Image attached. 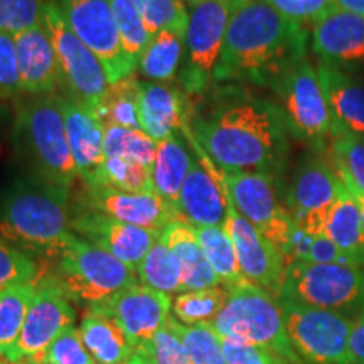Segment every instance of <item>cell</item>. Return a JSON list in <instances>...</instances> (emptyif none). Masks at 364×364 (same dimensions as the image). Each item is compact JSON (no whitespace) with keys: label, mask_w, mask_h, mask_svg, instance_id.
Segmentation results:
<instances>
[{"label":"cell","mask_w":364,"mask_h":364,"mask_svg":"<svg viewBox=\"0 0 364 364\" xmlns=\"http://www.w3.org/2000/svg\"><path fill=\"white\" fill-rule=\"evenodd\" d=\"M136 279L166 295L182 294V272L174 252L159 238L136 267Z\"/></svg>","instance_id":"cell-34"},{"label":"cell","mask_w":364,"mask_h":364,"mask_svg":"<svg viewBox=\"0 0 364 364\" xmlns=\"http://www.w3.org/2000/svg\"><path fill=\"white\" fill-rule=\"evenodd\" d=\"M36 289L38 280L17 282L0 290V358L11 359L36 297Z\"/></svg>","instance_id":"cell-31"},{"label":"cell","mask_w":364,"mask_h":364,"mask_svg":"<svg viewBox=\"0 0 364 364\" xmlns=\"http://www.w3.org/2000/svg\"><path fill=\"white\" fill-rule=\"evenodd\" d=\"M86 351L98 364H120L134 356L135 346L115 321L97 312H88L78 327Z\"/></svg>","instance_id":"cell-28"},{"label":"cell","mask_w":364,"mask_h":364,"mask_svg":"<svg viewBox=\"0 0 364 364\" xmlns=\"http://www.w3.org/2000/svg\"><path fill=\"white\" fill-rule=\"evenodd\" d=\"M88 188H108L124 193H156L150 167L120 157H105L97 179Z\"/></svg>","instance_id":"cell-36"},{"label":"cell","mask_w":364,"mask_h":364,"mask_svg":"<svg viewBox=\"0 0 364 364\" xmlns=\"http://www.w3.org/2000/svg\"><path fill=\"white\" fill-rule=\"evenodd\" d=\"M344 182V181H343ZM346 188L349 189V193H351L354 196V199H356L358 206H359V213H361V221H363V231H364V193H361V191H358L356 188H353L349 182H344Z\"/></svg>","instance_id":"cell-51"},{"label":"cell","mask_w":364,"mask_h":364,"mask_svg":"<svg viewBox=\"0 0 364 364\" xmlns=\"http://www.w3.org/2000/svg\"><path fill=\"white\" fill-rule=\"evenodd\" d=\"M226 300L228 290L225 287L189 290V292L177 294V297L172 300V312L174 318L184 326H211L220 316Z\"/></svg>","instance_id":"cell-35"},{"label":"cell","mask_w":364,"mask_h":364,"mask_svg":"<svg viewBox=\"0 0 364 364\" xmlns=\"http://www.w3.org/2000/svg\"><path fill=\"white\" fill-rule=\"evenodd\" d=\"M139 91L140 81L134 75L108 86V91L95 110L103 127L117 125L140 130L139 122Z\"/></svg>","instance_id":"cell-33"},{"label":"cell","mask_w":364,"mask_h":364,"mask_svg":"<svg viewBox=\"0 0 364 364\" xmlns=\"http://www.w3.org/2000/svg\"><path fill=\"white\" fill-rule=\"evenodd\" d=\"M311 48L324 65H364V16L336 7L312 26Z\"/></svg>","instance_id":"cell-21"},{"label":"cell","mask_w":364,"mask_h":364,"mask_svg":"<svg viewBox=\"0 0 364 364\" xmlns=\"http://www.w3.org/2000/svg\"><path fill=\"white\" fill-rule=\"evenodd\" d=\"M191 135L221 172L279 176L289 154V125L279 105L240 88H221L193 112Z\"/></svg>","instance_id":"cell-1"},{"label":"cell","mask_w":364,"mask_h":364,"mask_svg":"<svg viewBox=\"0 0 364 364\" xmlns=\"http://www.w3.org/2000/svg\"><path fill=\"white\" fill-rule=\"evenodd\" d=\"M309 34L262 0H235L216 81L272 86L306 58Z\"/></svg>","instance_id":"cell-2"},{"label":"cell","mask_w":364,"mask_h":364,"mask_svg":"<svg viewBox=\"0 0 364 364\" xmlns=\"http://www.w3.org/2000/svg\"><path fill=\"white\" fill-rule=\"evenodd\" d=\"M44 364H95V359L86 351L80 331L75 326L68 327L44 354Z\"/></svg>","instance_id":"cell-47"},{"label":"cell","mask_w":364,"mask_h":364,"mask_svg":"<svg viewBox=\"0 0 364 364\" xmlns=\"http://www.w3.org/2000/svg\"><path fill=\"white\" fill-rule=\"evenodd\" d=\"M12 144L33 177L71 191L78 172L68 144L65 98L61 95L19 100L14 113Z\"/></svg>","instance_id":"cell-4"},{"label":"cell","mask_w":364,"mask_h":364,"mask_svg":"<svg viewBox=\"0 0 364 364\" xmlns=\"http://www.w3.org/2000/svg\"><path fill=\"white\" fill-rule=\"evenodd\" d=\"M110 7L113 17H115L118 33H120L122 44H124L132 61L136 65L152 34L145 27L134 0H110Z\"/></svg>","instance_id":"cell-41"},{"label":"cell","mask_w":364,"mask_h":364,"mask_svg":"<svg viewBox=\"0 0 364 364\" xmlns=\"http://www.w3.org/2000/svg\"><path fill=\"white\" fill-rule=\"evenodd\" d=\"M46 0H0V31L12 36L41 24Z\"/></svg>","instance_id":"cell-44"},{"label":"cell","mask_w":364,"mask_h":364,"mask_svg":"<svg viewBox=\"0 0 364 364\" xmlns=\"http://www.w3.org/2000/svg\"><path fill=\"white\" fill-rule=\"evenodd\" d=\"M70 191L38 177L16 181L0 196V236L31 258L56 260L71 231Z\"/></svg>","instance_id":"cell-3"},{"label":"cell","mask_w":364,"mask_h":364,"mask_svg":"<svg viewBox=\"0 0 364 364\" xmlns=\"http://www.w3.org/2000/svg\"><path fill=\"white\" fill-rule=\"evenodd\" d=\"M41 24L53 41L68 98L95 113L110 86L100 59L73 33L58 0H46Z\"/></svg>","instance_id":"cell-8"},{"label":"cell","mask_w":364,"mask_h":364,"mask_svg":"<svg viewBox=\"0 0 364 364\" xmlns=\"http://www.w3.org/2000/svg\"><path fill=\"white\" fill-rule=\"evenodd\" d=\"M22 95L16 39L0 31V100H17Z\"/></svg>","instance_id":"cell-46"},{"label":"cell","mask_w":364,"mask_h":364,"mask_svg":"<svg viewBox=\"0 0 364 364\" xmlns=\"http://www.w3.org/2000/svg\"><path fill=\"white\" fill-rule=\"evenodd\" d=\"M71 231L93 247L113 255L134 270H136L154 243L161 238V231L127 225L88 209L73 213Z\"/></svg>","instance_id":"cell-19"},{"label":"cell","mask_w":364,"mask_h":364,"mask_svg":"<svg viewBox=\"0 0 364 364\" xmlns=\"http://www.w3.org/2000/svg\"><path fill=\"white\" fill-rule=\"evenodd\" d=\"M174 326L191 364H226L221 338L213 326H184L177 318H174Z\"/></svg>","instance_id":"cell-39"},{"label":"cell","mask_w":364,"mask_h":364,"mask_svg":"<svg viewBox=\"0 0 364 364\" xmlns=\"http://www.w3.org/2000/svg\"><path fill=\"white\" fill-rule=\"evenodd\" d=\"M226 290L225 307L211 324L220 338L268 349L289 364H304L287 334L279 299L248 280Z\"/></svg>","instance_id":"cell-5"},{"label":"cell","mask_w":364,"mask_h":364,"mask_svg":"<svg viewBox=\"0 0 364 364\" xmlns=\"http://www.w3.org/2000/svg\"><path fill=\"white\" fill-rule=\"evenodd\" d=\"M279 97V107L290 134L322 149L334 136V122L324 90L318 81L317 68L307 58L287 70L272 86Z\"/></svg>","instance_id":"cell-10"},{"label":"cell","mask_w":364,"mask_h":364,"mask_svg":"<svg viewBox=\"0 0 364 364\" xmlns=\"http://www.w3.org/2000/svg\"><path fill=\"white\" fill-rule=\"evenodd\" d=\"M196 235H198L209 265L213 267L225 289H231V287L247 280L241 273L233 240L225 226L196 228Z\"/></svg>","instance_id":"cell-32"},{"label":"cell","mask_w":364,"mask_h":364,"mask_svg":"<svg viewBox=\"0 0 364 364\" xmlns=\"http://www.w3.org/2000/svg\"><path fill=\"white\" fill-rule=\"evenodd\" d=\"M182 2H184L186 6H189V7H194V6H198V4L204 2V0H182Z\"/></svg>","instance_id":"cell-55"},{"label":"cell","mask_w":364,"mask_h":364,"mask_svg":"<svg viewBox=\"0 0 364 364\" xmlns=\"http://www.w3.org/2000/svg\"><path fill=\"white\" fill-rule=\"evenodd\" d=\"M295 24L314 26L338 7V0H262Z\"/></svg>","instance_id":"cell-45"},{"label":"cell","mask_w":364,"mask_h":364,"mask_svg":"<svg viewBox=\"0 0 364 364\" xmlns=\"http://www.w3.org/2000/svg\"><path fill=\"white\" fill-rule=\"evenodd\" d=\"M182 135L189 140L191 147L199 156V161L194 159L193 167L182 184L177 213L194 228L225 226L230 198L223 184L221 171L193 139L189 127L182 132Z\"/></svg>","instance_id":"cell-16"},{"label":"cell","mask_w":364,"mask_h":364,"mask_svg":"<svg viewBox=\"0 0 364 364\" xmlns=\"http://www.w3.org/2000/svg\"><path fill=\"white\" fill-rule=\"evenodd\" d=\"M135 353L142 358L144 364H191L174 326V317H169L152 339L136 346Z\"/></svg>","instance_id":"cell-42"},{"label":"cell","mask_w":364,"mask_h":364,"mask_svg":"<svg viewBox=\"0 0 364 364\" xmlns=\"http://www.w3.org/2000/svg\"><path fill=\"white\" fill-rule=\"evenodd\" d=\"M317 75L334 122V136L343 132L364 135V80L324 63L317 65Z\"/></svg>","instance_id":"cell-25"},{"label":"cell","mask_w":364,"mask_h":364,"mask_svg":"<svg viewBox=\"0 0 364 364\" xmlns=\"http://www.w3.org/2000/svg\"><path fill=\"white\" fill-rule=\"evenodd\" d=\"M221 179L236 211L285 257L294 221L279 199L277 177L263 172H221Z\"/></svg>","instance_id":"cell-12"},{"label":"cell","mask_w":364,"mask_h":364,"mask_svg":"<svg viewBox=\"0 0 364 364\" xmlns=\"http://www.w3.org/2000/svg\"><path fill=\"white\" fill-rule=\"evenodd\" d=\"M80 201L88 211L147 230L162 231L177 220L179 213L157 193H124L108 188H85Z\"/></svg>","instance_id":"cell-20"},{"label":"cell","mask_w":364,"mask_h":364,"mask_svg":"<svg viewBox=\"0 0 364 364\" xmlns=\"http://www.w3.org/2000/svg\"><path fill=\"white\" fill-rule=\"evenodd\" d=\"M181 132L157 142L156 159L152 164V186L167 204L177 211L179 193L194 164V156L186 147Z\"/></svg>","instance_id":"cell-27"},{"label":"cell","mask_w":364,"mask_h":364,"mask_svg":"<svg viewBox=\"0 0 364 364\" xmlns=\"http://www.w3.org/2000/svg\"><path fill=\"white\" fill-rule=\"evenodd\" d=\"M120 364H144V361H142V358L139 356V354L136 353H134V356H132L129 361H125V363H120Z\"/></svg>","instance_id":"cell-53"},{"label":"cell","mask_w":364,"mask_h":364,"mask_svg":"<svg viewBox=\"0 0 364 364\" xmlns=\"http://www.w3.org/2000/svg\"><path fill=\"white\" fill-rule=\"evenodd\" d=\"M9 115H11L9 108L6 107V105L0 103V129H2V127L6 125V122L9 120Z\"/></svg>","instance_id":"cell-52"},{"label":"cell","mask_w":364,"mask_h":364,"mask_svg":"<svg viewBox=\"0 0 364 364\" xmlns=\"http://www.w3.org/2000/svg\"><path fill=\"white\" fill-rule=\"evenodd\" d=\"M235 0H204L191 7L184 34V61L179 83L188 95L208 90L215 80Z\"/></svg>","instance_id":"cell-11"},{"label":"cell","mask_w":364,"mask_h":364,"mask_svg":"<svg viewBox=\"0 0 364 364\" xmlns=\"http://www.w3.org/2000/svg\"><path fill=\"white\" fill-rule=\"evenodd\" d=\"M285 329L304 364H353L349 336L353 321L343 312L279 299Z\"/></svg>","instance_id":"cell-9"},{"label":"cell","mask_w":364,"mask_h":364,"mask_svg":"<svg viewBox=\"0 0 364 364\" xmlns=\"http://www.w3.org/2000/svg\"><path fill=\"white\" fill-rule=\"evenodd\" d=\"M103 150L105 157L129 159L152 169L157 142L142 130L108 125L103 127Z\"/></svg>","instance_id":"cell-37"},{"label":"cell","mask_w":364,"mask_h":364,"mask_svg":"<svg viewBox=\"0 0 364 364\" xmlns=\"http://www.w3.org/2000/svg\"><path fill=\"white\" fill-rule=\"evenodd\" d=\"M331 157L341 179L364 193V135L338 134L331 140Z\"/></svg>","instance_id":"cell-38"},{"label":"cell","mask_w":364,"mask_h":364,"mask_svg":"<svg viewBox=\"0 0 364 364\" xmlns=\"http://www.w3.org/2000/svg\"><path fill=\"white\" fill-rule=\"evenodd\" d=\"M343 181L322 157H309L299 166L285 198L294 225L309 235H322Z\"/></svg>","instance_id":"cell-15"},{"label":"cell","mask_w":364,"mask_h":364,"mask_svg":"<svg viewBox=\"0 0 364 364\" xmlns=\"http://www.w3.org/2000/svg\"><path fill=\"white\" fill-rule=\"evenodd\" d=\"M17 49V63L22 93L29 97L58 93L61 83V71L53 41L43 24L14 36Z\"/></svg>","instance_id":"cell-23"},{"label":"cell","mask_w":364,"mask_h":364,"mask_svg":"<svg viewBox=\"0 0 364 364\" xmlns=\"http://www.w3.org/2000/svg\"><path fill=\"white\" fill-rule=\"evenodd\" d=\"M71 31L102 63L108 83L129 78L136 65L127 54L110 0H58Z\"/></svg>","instance_id":"cell-13"},{"label":"cell","mask_w":364,"mask_h":364,"mask_svg":"<svg viewBox=\"0 0 364 364\" xmlns=\"http://www.w3.org/2000/svg\"><path fill=\"white\" fill-rule=\"evenodd\" d=\"M0 364H36V363H29V361H19V363H12V361H7L6 358H0Z\"/></svg>","instance_id":"cell-54"},{"label":"cell","mask_w":364,"mask_h":364,"mask_svg":"<svg viewBox=\"0 0 364 364\" xmlns=\"http://www.w3.org/2000/svg\"><path fill=\"white\" fill-rule=\"evenodd\" d=\"M161 240L179 260L182 272V292L223 287L218 275L209 265L204 250L199 243L196 228L177 218L161 233Z\"/></svg>","instance_id":"cell-26"},{"label":"cell","mask_w":364,"mask_h":364,"mask_svg":"<svg viewBox=\"0 0 364 364\" xmlns=\"http://www.w3.org/2000/svg\"><path fill=\"white\" fill-rule=\"evenodd\" d=\"M75 326V309L71 300L51 275L39 277L36 297L27 312L19 341L7 361H29L44 364L48 348L65 332Z\"/></svg>","instance_id":"cell-14"},{"label":"cell","mask_w":364,"mask_h":364,"mask_svg":"<svg viewBox=\"0 0 364 364\" xmlns=\"http://www.w3.org/2000/svg\"><path fill=\"white\" fill-rule=\"evenodd\" d=\"M193 108L184 90L171 83L140 81L139 122L140 130L156 142L191 125Z\"/></svg>","instance_id":"cell-22"},{"label":"cell","mask_w":364,"mask_h":364,"mask_svg":"<svg viewBox=\"0 0 364 364\" xmlns=\"http://www.w3.org/2000/svg\"><path fill=\"white\" fill-rule=\"evenodd\" d=\"M279 299L348 316L364 309V267L292 262L287 265Z\"/></svg>","instance_id":"cell-7"},{"label":"cell","mask_w":364,"mask_h":364,"mask_svg":"<svg viewBox=\"0 0 364 364\" xmlns=\"http://www.w3.org/2000/svg\"><path fill=\"white\" fill-rule=\"evenodd\" d=\"M225 228L233 240L236 257H238L245 279L279 299L287 270L284 255L252 223L245 220L236 211L231 199L228 203V220Z\"/></svg>","instance_id":"cell-18"},{"label":"cell","mask_w":364,"mask_h":364,"mask_svg":"<svg viewBox=\"0 0 364 364\" xmlns=\"http://www.w3.org/2000/svg\"><path fill=\"white\" fill-rule=\"evenodd\" d=\"M226 364H289L275 353L252 344H241L236 341L221 338Z\"/></svg>","instance_id":"cell-48"},{"label":"cell","mask_w":364,"mask_h":364,"mask_svg":"<svg viewBox=\"0 0 364 364\" xmlns=\"http://www.w3.org/2000/svg\"><path fill=\"white\" fill-rule=\"evenodd\" d=\"M41 275L43 273L34 258L12 247L0 236V290L17 282L39 280Z\"/></svg>","instance_id":"cell-43"},{"label":"cell","mask_w":364,"mask_h":364,"mask_svg":"<svg viewBox=\"0 0 364 364\" xmlns=\"http://www.w3.org/2000/svg\"><path fill=\"white\" fill-rule=\"evenodd\" d=\"M134 4L152 36L162 31L186 34L189 11L182 0H134Z\"/></svg>","instance_id":"cell-40"},{"label":"cell","mask_w":364,"mask_h":364,"mask_svg":"<svg viewBox=\"0 0 364 364\" xmlns=\"http://www.w3.org/2000/svg\"><path fill=\"white\" fill-rule=\"evenodd\" d=\"M338 7L364 16V0H338Z\"/></svg>","instance_id":"cell-50"},{"label":"cell","mask_w":364,"mask_h":364,"mask_svg":"<svg viewBox=\"0 0 364 364\" xmlns=\"http://www.w3.org/2000/svg\"><path fill=\"white\" fill-rule=\"evenodd\" d=\"M184 58V34L162 31L154 34L144 53L140 54L136 70L144 78L156 83H171L181 70Z\"/></svg>","instance_id":"cell-30"},{"label":"cell","mask_w":364,"mask_h":364,"mask_svg":"<svg viewBox=\"0 0 364 364\" xmlns=\"http://www.w3.org/2000/svg\"><path fill=\"white\" fill-rule=\"evenodd\" d=\"M349 353L353 364H364V309L353 321L351 336H349Z\"/></svg>","instance_id":"cell-49"},{"label":"cell","mask_w":364,"mask_h":364,"mask_svg":"<svg viewBox=\"0 0 364 364\" xmlns=\"http://www.w3.org/2000/svg\"><path fill=\"white\" fill-rule=\"evenodd\" d=\"M343 181V179H341ZM322 235L359 267H364V231L359 206L343 182Z\"/></svg>","instance_id":"cell-29"},{"label":"cell","mask_w":364,"mask_h":364,"mask_svg":"<svg viewBox=\"0 0 364 364\" xmlns=\"http://www.w3.org/2000/svg\"><path fill=\"white\" fill-rule=\"evenodd\" d=\"M172 300L169 295L142 284H134L103 302L90 306L91 312L113 318L135 346L152 339L169 321Z\"/></svg>","instance_id":"cell-17"},{"label":"cell","mask_w":364,"mask_h":364,"mask_svg":"<svg viewBox=\"0 0 364 364\" xmlns=\"http://www.w3.org/2000/svg\"><path fill=\"white\" fill-rule=\"evenodd\" d=\"M51 277L70 300L88 306L103 302L139 282L134 268L75 233L58 255Z\"/></svg>","instance_id":"cell-6"},{"label":"cell","mask_w":364,"mask_h":364,"mask_svg":"<svg viewBox=\"0 0 364 364\" xmlns=\"http://www.w3.org/2000/svg\"><path fill=\"white\" fill-rule=\"evenodd\" d=\"M66 136L78 177L88 188L97 179L105 162L103 125L90 108L65 98Z\"/></svg>","instance_id":"cell-24"}]
</instances>
